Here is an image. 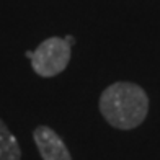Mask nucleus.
Segmentation results:
<instances>
[{
  "label": "nucleus",
  "mask_w": 160,
  "mask_h": 160,
  "mask_svg": "<svg viewBox=\"0 0 160 160\" xmlns=\"http://www.w3.org/2000/svg\"><path fill=\"white\" fill-rule=\"evenodd\" d=\"M33 139L42 160H72L65 142L49 126H38L33 132Z\"/></svg>",
  "instance_id": "3"
},
{
  "label": "nucleus",
  "mask_w": 160,
  "mask_h": 160,
  "mask_svg": "<svg viewBox=\"0 0 160 160\" xmlns=\"http://www.w3.org/2000/svg\"><path fill=\"white\" fill-rule=\"evenodd\" d=\"M31 65L41 77H54L67 67L70 61V44L64 38H49L33 51Z\"/></svg>",
  "instance_id": "2"
},
{
  "label": "nucleus",
  "mask_w": 160,
  "mask_h": 160,
  "mask_svg": "<svg viewBox=\"0 0 160 160\" xmlns=\"http://www.w3.org/2000/svg\"><path fill=\"white\" fill-rule=\"evenodd\" d=\"M31 56H33V51H26V57H28V59H30Z\"/></svg>",
  "instance_id": "6"
},
{
  "label": "nucleus",
  "mask_w": 160,
  "mask_h": 160,
  "mask_svg": "<svg viewBox=\"0 0 160 160\" xmlns=\"http://www.w3.org/2000/svg\"><path fill=\"white\" fill-rule=\"evenodd\" d=\"M65 42H69V44H74V38H72V36H65Z\"/></svg>",
  "instance_id": "5"
},
{
  "label": "nucleus",
  "mask_w": 160,
  "mask_h": 160,
  "mask_svg": "<svg viewBox=\"0 0 160 160\" xmlns=\"http://www.w3.org/2000/svg\"><path fill=\"white\" fill-rule=\"evenodd\" d=\"M100 111L110 126L122 131L134 129L147 116V93L136 83L116 82L101 93Z\"/></svg>",
  "instance_id": "1"
},
{
  "label": "nucleus",
  "mask_w": 160,
  "mask_h": 160,
  "mask_svg": "<svg viewBox=\"0 0 160 160\" xmlns=\"http://www.w3.org/2000/svg\"><path fill=\"white\" fill-rule=\"evenodd\" d=\"M0 160H21V150L17 137L0 119Z\"/></svg>",
  "instance_id": "4"
}]
</instances>
